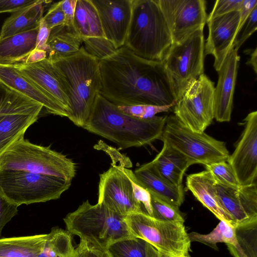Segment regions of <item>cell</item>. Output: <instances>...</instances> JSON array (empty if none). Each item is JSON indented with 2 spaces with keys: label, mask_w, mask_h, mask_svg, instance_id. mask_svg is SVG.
Instances as JSON below:
<instances>
[{
  "label": "cell",
  "mask_w": 257,
  "mask_h": 257,
  "mask_svg": "<svg viewBox=\"0 0 257 257\" xmlns=\"http://www.w3.org/2000/svg\"><path fill=\"white\" fill-rule=\"evenodd\" d=\"M244 121L241 135L227 161L241 186L256 183L257 111L248 113Z\"/></svg>",
  "instance_id": "obj_15"
},
{
  "label": "cell",
  "mask_w": 257,
  "mask_h": 257,
  "mask_svg": "<svg viewBox=\"0 0 257 257\" xmlns=\"http://www.w3.org/2000/svg\"><path fill=\"white\" fill-rule=\"evenodd\" d=\"M248 54H250V58L248 61L246 62V64L251 66L255 73H257V63H256V57H257V48H255L253 50H251V52H250L249 50H248Z\"/></svg>",
  "instance_id": "obj_51"
},
{
  "label": "cell",
  "mask_w": 257,
  "mask_h": 257,
  "mask_svg": "<svg viewBox=\"0 0 257 257\" xmlns=\"http://www.w3.org/2000/svg\"><path fill=\"white\" fill-rule=\"evenodd\" d=\"M43 19L50 30L57 26L65 24L64 14L60 5V2L51 6Z\"/></svg>",
  "instance_id": "obj_42"
},
{
  "label": "cell",
  "mask_w": 257,
  "mask_h": 257,
  "mask_svg": "<svg viewBox=\"0 0 257 257\" xmlns=\"http://www.w3.org/2000/svg\"><path fill=\"white\" fill-rule=\"evenodd\" d=\"M137 182L150 194L179 208L184 200L183 185H174L162 178L150 162L143 164L134 172Z\"/></svg>",
  "instance_id": "obj_23"
},
{
  "label": "cell",
  "mask_w": 257,
  "mask_h": 257,
  "mask_svg": "<svg viewBox=\"0 0 257 257\" xmlns=\"http://www.w3.org/2000/svg\"><path fill=\"white\" fill-rule=\"evenodd\" d=\"M99 66V94L117 106L177 103L162 61L140 57L123 46Z\"/></svg>",
  "instance_id": "obj_1"
},
{
  "label": "cell",
  "mask_w": 257,
  "mask_h": 257,
  "mask_svg": "<svg viewBox=\"0 0 257 257\" xmlns=\"http://www.w3.org/2000/svg\"><path fill=\"white\" fill-rule=\"evenodd\" d=\"M107 250L112 257H167L149 242L136 237L118 240Z\"/></svg>",
  "instance_id": "obj_30"
},
{
  "label": "cell",
  "mask_w": 257,
  "mask_h": 257,
  "mask_svg": "<svg viewBox=\"0 0 257 257\" xmlns=\"http://www.w3.org/2000/svg\"><path fill=\"white\" fill-rule=\"evenodd\" d=\"M47 45L46 58L53 61L77 53L81 47L82 40L74 26L64 24L51 30Z\"/></svg>",
  "instance_id": "obj_27"
},
{
  "label": "cell",
  "mask_w": 257,
  "mask_h": 257,
  "mask_svg": "<svg viewBox=\"0 0 257 257\" xmlns=\"http://www.w3.org/2000/svg\"><path fill=\"white\" fill-rule=\"evenodd\" d=\"M214 83L204 73L177 100L174 112L187 128L203 133L214 119Z\"/></svg>",
  "instance_id": "obj_11"
},
{
  "label": "cell",
  "mask_w": 257,
  "mask_h": 257,
  "mask_svg": "<svg viewBox=\"0 0 257 257\" xmlns=\"http://www.w3.org/2000/svg\"><path fill=\"white\" fill-rule=\"evenodd\" d=\"M51 62L65 76L69 87L71 112L68 118L84 128L101 88L99 61L81 45L77 53Z\"/></svg>",
  "instance_id": "obj_3"
},
{
  "label": "cell",
  "mask_w": 257,
  "mask_h": 257,
  "mask_svg": "<svg viewBox=\"0 0 257 257\" xmlns=\"http://www.w3.org/2000/svg\"><path fill=\"white\" fill-rule=\"evenodd\" d=\"M51 30L49 29L44 20L41 21L37 34L36 48L44 50H47V41L48 40Z\"/></svg>",
  "instance_id": "obj_45"
},
{
  "label": "cell",
  "mask_w": 257,
  "mask_h": 257,
  "mask_svg": "<svg viewBox=\"0 0 257 257\" xmlns=\"http://www.w3.org/2000/svg\"><path fill=\"white\" fill-rule=\"evenodd\" d=\"M239 22V11H233L206 20L208 35L204 44V55L214 56L213 66L217 71L227 54L234 47Z\"/></svg>",
  "instance_id": "obj_18"
},
{
  "label": "cell",
  "mask_w": 257,
  "mask_h": 257,
  "mask_svg": "<svg viewBox=\"0 0 257 257\" xmlns=\"http://www.w3.org/2000/svg\"><path fill=\"white\" fill-rule=\"evenodd\" d=\"M167 117L143 119L126 115L98 94L84 128L112 142L121 149L140 147L160 139Z\"/></svg>",
  "instance_id": "obj_2"
},
{
  "label": "cell",
  "mask_w": 257,
  "mask_h": 257,
  "mask_svg": "<svg viewBox=\"0 0 257 257\" xmlns=\"http://www.w3.org/2000/svg\"><path fill=\"white\" fill-rule=\"evenodd\" d=\"M71 181L22 171H0V193L19 206L59 199Z\"/></svg>",
  "instance_id": "obj_7"
},
{
  "label": "cell",
  "mask_w": 257,
  "mask_h": 257,
  "mask_svg": "<svg viewBox=\"0 0 257 257\" xmlns=\"http://www.w3.org/2000/svg\"><path fill=\"white\" fill-rule=\"evenodd\" d=\"M8 89L0 83V108L7 96Z\"/></svg>",
  "instance_id": "obj_52"
},
{
  "label": "cell",
  "mask_w": 257,
  "mask_h": 257,
  "mask_svg": "<svg viewBox=\"0 0 257 257\" xmlns=\"http://www.w3.org/2000/svg\"><path fill=\"white\" fill-rule=\"evenodd\" d=\"M77 0L60 1V5L64 14L65 25L73 26V20Z\"/></svg>",
  "instance_id": "obj_46"
},
{
  "label": "cell",
  "mask_w": 257,
  "mask_h": 257,
  "mask_svg": "<svg viewBox=\"0 0 257 257\" xmlns=\"http://www.w3.org/2000/svg\"><path fill=\"white\" fill-rule=\"evenodd\" d=\"M211 172L216 182L230 186H240L234 172L227 161H221L205 165Z\"/></svg>",
  "instance_id": "obj_36"
},
{
  "label": "cell",
  "mask_w": 257,
  "mask_h": 257,
  "mask_svg": "<svg viewBox=\"0 0 257 257\" xmlns=\"http://www.w3.org/2000/svg\"><path fill=\"white\" fill-rule=\"evenodd\" d=\"M239 61L237 51L233 47L217 71L218 79L214 92V118L218 122H228L231 119Z\"/></svg>",
  "instance_id": "obj_20"
},
{
  "label": "cell",
  "mask_w": 257,
  "mask_h": 257,
  "mask_svg": "<svg viewBox=\"0 0 257 257\" xmlns=\"http://www.w3.org/2000/svg\"><path fill=\"white\" fill-rule=\"evenodd\" d=\"M94 148L102 150L108 154L112 160L111 164L118 166H123L125 168L132 166V162L127 157L121 154L115 148L111 147L101 140L94 146Z\"/></svg>",
  "instance_id": "obj_39"
},
{
  "label": "cell",
  "mask_w": 257,
  "mask_h": 257,
  "mask_svg": "<svg viewBox=\"0 0 257 257\" xmlns=\"http://www.w3.org/2000/svg\"><path fill=\"white\" fill-rule=\"evenodd\" d=\"M111 167L99 175L98 203L123 216L143 212L141 205L134 198L132 184L123 166Z\"/></svg>",
  "instance_id": "obj_14"
},
{
  "label": "cell",
  "mask_w": 257,
  "mask_h": 257,
  "mask_svg": "<svg viewBox=\"0 0 257 257\" xmlns=\"http://www.w3.org/2000/svg\"><path fill=\"white\" fill-rule=\"evenodd\" d=\"M51 2L38 0L35 4L12 13L2 27L0 39L39 28L45 5Z\"/></svg>",
  "instance_id": "obj_25"
},
{
  "label": "cell",
  "mask_w": 257,
  "mask_h": 257,
  "mask_svg": "<svg viewBox=\"0 0 257 257\" xmlns=\"http://www.w3.org/2000/svg\"><path fill=\"white\" fill-rule=\"evenodd\" d=\"M73 26L81 38L104 37L98 12L91 0H77Z\"/></svg>",
  "instance_id": "obj_29"
},
{
  "label": "cell",
  "mask_w": 257,
  "mask_h": 257,
  "mask_svg": "<svg viewBox=\"0 0 257 257\" xmlns=\"http://www.w3.org/2000/svg\"><path fill=\"white\" fill-rule=\"evenodd\" d=\"M48 234L0 238V257H37Z\"/></svg>",
  "instance_id": "obj_28"
},
{
  "label": "cell",
  "mask_w": 257,
  "mask_h": 257,
  "mask_svg": "<svg viewBox=\"0 0 257 257\" xmlns=\"http://www.w3.org/2000/svg\"><path fill=\"white\" fill-rule=\"evenodd\" d=\"M0 171L26 172L71 181L77 166L71 159L50 147L36 145L22 138L0 154Z\"/></svg>",
  "instance_id": "obj_6"
},
{
  "label": "cell",
  "mask_w": 257,
  "mask_h": 257,
  "mask_svg": "<svg viewBox=\"0 0 257 257\" xmlns=\"http://www.w3.org/2000/svg\"><path fill=\"white\" fill-rule=\"evenodd\" d=\"M100 20L104 37L116 49L124 45L132 17V0H91Z\"/></svg>",
  "instance_id": "obj_19"
},
{
  "label": "cell",
  "mask_w": 257,
  "mask_h": 257,
  "mask_svg": "<svg viewBox=\"0 0 257 257\" xmlns=\"http://www.w3.org/2000/svg\"><path fill=\"white\" fill-rule=\"evenodd\" d=\"M243 0H217L207 20L233 11H240Z\"/></svg>",
  "instance_id": "obj_40"
},
{
  "label": "cell",
  "mask_w": 257,
  "mask_h": 257,
  "mask_svg": "<svg viewBox=\"0 0 257 257\" xmlns=\"http://www.w3.org/2000/svg\"><path fill=\"white\" fill-rule=\"evenodd\" d=\"M215 183L211 172L205 170L188 175L186 184L195 198L217 218L236 227L232 217L224 208L217 196Z\"/></svg>",
  "instance_id": "obj_22"
},
{
  "label": "cell",
  "mask_w": 257,
  "mask_h": 257,
  "mask_svg": "<svg viewBox=\"0 0 257 257\" xmlns=\"http://www.w3.org/2000/svg\"><path fill=\"white\" fill-rule=\"evenodd\" d=\"M47 58L46 52L35 48L28 56L25 63L31 64L41 61Z\"/></svg>",
  "instance_id": "obj_50"
},
{
  "label": "cell",
  "mask_w": 257,
  "mask_h": 257,
  "mask_svg": "<svg viewBox=\"0 0 257 257\" xmlns=\"http://www.w3.org/2000/svg\"><path fill=\"white\" fill-rule=\"evenodd\" d=\"M217 196L236 227L257 222L256 183L236 187L215 183Z\"/></svg>",
  "instance_id": "obj_17"
},
{
  "label": "cell",
  "mask_w": 257,
  "mask_h": 257,
  "mask_svg": "<svg viewBox=\"0 0 257 257\" xmlns=\"http://www.w3.org/2000/svg\"><path fill=\"white\" fill-rule=\"evenodd\" d=\"M172 44L158 0H132V17L124 46L143 58L162 61Z\"/></svg>",
  "instance_id": "obj_4"
},
{
  "label": "cell",
  "mask_w": 257,
  "mask_h": 257,
  "mask_svg": "<svg viewBox=\"0 0 257 257\" xmlns=\"http://www.w3.org/2000/svg\"><path fill=\"white\" fill-rule=\"evenodd\" d=\"M82 46L85 51L99 62L115 53L116 49L105 37L81 38Z\"/></svg>",
  "instance_id": "obj_34"
},
{
  "label": "cell",
  "mask_w": 257,
  "mask_h": 257,
  "mask_svg": "<svg viewBox=\"0 0 257 257\" xmlns=\"http://www.w3.org/2000/svg\"><path fill=\"white\" fill-rule=\"evenodd\" d=\"M236 227L225 221L220 220L212 231L207 234H201L196 232L188 233L190 241L205 244L214 249H217V243H225L233 247L238 245L236 233Z\"/></svg>",
  "instance_id": "obj_32"
},
{
  "label": "cell",
  "mask_w": 257,
  "mask_h": 257,
  "mask_svg": "<svg viewBox=\"0 0 257 257\" xmlns=\"http://www.w3.org/2000/svg\"><path fill=\"white\" fill-rule=\"evenodd\" d=\"M256 6V0H243L242 6L239 11L240 22L238 28V34L250 13Z\"/></svg>",
  "instance_id": "obj_47"
},
{
  "label": "cell",
  "mask_w": 257,
  "mask_h": 257,
  "mask_svg": "<svg viewBox=\"0 0 257 257\" xmlns=\"http://www.w3.org/2000/svg\"><path fill=\"white\" fill-rule=\"evenodd\" d=\"M43 108L40 103L8 89L0 108V154L24 138L27 130L38 119Z\"/></svg>",
  "instance_id": "obj_12"
},
{
  "label": "cell",
  "mask_w": 257,
  "mask_h": 257,
  "mask_svg": "<svg viewBox=\"0 0 257 257\" xmlns=\"http://www.w3.org/2000/svg\"><path fill=\"white\" fill-rule=\"evenodd\" d=\"M0 83L35 101L43 106L46 112L67 117L66 110L52 99L41 88L22 75L14 65H0Z\"/></svg>",
  "instance_id": "obj_21"
},
{
  "label": "cell",
  "mask_w": 257,
  "mask_h": 257,
  "mask_svg": "<svg viewBox=\"0 0 257 257\" xmlns=\"http://www.w3.org/2000/svg\"><path fill=\"white\" fill-rule=\"evenodd\" d=\"M160 140L183 154L192 165L204 166L227 161L230 155L225 142L205 132H193L186 127L174 115L167 117Z\"/></svg>",
  "instance_id": "obj_10"
},
{
  "label": "cell",
  "mask_w": 257,
  "mask_h": 257,
  "mask_svg": "<svg viewBox=\"0 0 257 257\" xmlns=\"http://www.w3.org/2000/svg\"><path fill=\"white\" fill-rule=\"evenodd\" d=\"M38 0H0V14L14 13L24 8L30 6Z\"/></svg>",
  "instance_id": "obj_43"
},
{
  "label": "cell",
  "mask_w": 257,
  "mask_h": 257,
  "mask_svg": "<svg viewBox=\"0 0 257 257\" xmlns=\"http://www.w3.org/2000/svg\"><path fill=\"white\" fill-rule=\"evenodd\" d=\"M44 247L37 257H79L72 242L71 234L59 228H53L48 233Z\"/></svg>",
  "instance_id": "obj_31"
},
{
  "label": "cell",
  "mask_w": 257,
  "mask_h": 257,
  "mask_svg": "<svg viewBox=\"0 0 257 257\" xmlns=\"http://www.w3.org/2000/svg\"><path fill=\"white\" fill-rule=\"evenodd\" d=\"M204 39L200 29L179 43H173L162 61L177 101L204 73Z\"/></svg>",
  "instance_id": "obj_8"
},
{
  "label": "cell",
  "mask_w": 257,
  "mask_h": 257,
  "mask_svg": "<svg viewBox=\"0 0 257 257\" xmlns=\"http://www.w3.org/2000/svg\"><path fill=\"white\" fill-rule=\"evenodd\" d=\"M123 171L131 181L135 199L141 205L143 212L152 216V208L150 193L137 182L132 170L124 168Z\"/></svg>",
  "instance_id": "obj_37"
},
{
  "label": "cell",
  "mask_w": 257,
  "mask_h": 257,
  "mask_svg": "<svg viewBox=\"0 0 257 257\" xmlns=\"http://www.w3.org/2000/svg\"><path fill=\"white\" fill-rule=\"evenodd\" d=\"M76 248L79 257H112L107 250L95 248L82 241Z\"/></svg>",
  "instance_id": "obj_44"
},
{
  "label": "cell",
  "mask_w": 257,
  "mask_h": 257,
  "mask_svg": "<svg viewBox=\"0 0 257 257\" xmlns=\"http://www.w3.org/2000/svg\"><path fill=\"white\" fill-rule=\"evenodd\" d=\"M146 104L118 105V109L123 113L137 118H142L146 111Z\"/></svg>",
  "instance_id": "obj_48"
},
{
  "label": "cell",
  "mask_w": 257,
  "mask_h": 257,
  "mask_svg": "<svg viewBox=\"0 0 257 257\" xmlns=\"http://www.w3.org/2000/svg\"><path fill=\"white\" fill-rule=\"evenodd\" d=\"M176 103H173L168 105H147L145 113L142 118L149 119L151 118L156 114L162 112H167L169 111L171 108L174 106Z\"/></svg>",
  "instance_id": "obj_49"
},
{
  "label": "cell",
  "mask_w": 257,
  "mask_h": 257,
  "mask_svg": "<svg viewBox=\"0 0 257 257\" xmlns=\"http://www.w3.org/2000/svg\"><path fill=\"white\" fill-rule=\"evenodd\" d=\"M257 222L236 227V233L238 245L234 247L227 245L234 257H257Z\"/></svg>",
  "instance_id": "obj_33"
},
{
  "label": "cell",
  "mask_w": 257,
  "mask_h": 257,
  "mask_svg": "<svg viewBox=\"0 0 257 257\" xmlns=\"http://www.w3.org/2000/svg\"><path fill=\"white\" fill-rule=\"evenodd\" d=\"M132 235L150 243L167 257H190L191 241L184 223L155 218L144 212L125 216Z\"/></svg>",
  "instance_id": "obj_9"
},
{
  "label": "cell",
  "mask_w": 257,
  "mask_h": 257,
  "mask_svg": "<svg viewBox=\"0 0 257 257\" xmlns=\"http://www.w3.org/2000/svg\"><path fill=\"white\" fill-rule=\"evenodd\" d=\"M68 231L80 241L100 249L107 250L113 243L134 237L129 231L125 216L117 214L104 204L83 202L64 218Z\"/></svg>",
  "instance_id": "obj_5"
},
{
  "label": "cell",
  "mask_w": 257,
  "mask_h": 257,
  "mask_svg": "<svg viewBox=\"0 0 257 257\" xmlns=\"http://www.w3.org/2000/svg\"><path fill=\"white\" fill-rule=\"evenodd\" d=\"M150 163L162 178L176 186L182 185L184 174L192 165L187 157L165 142L161 152Z\"/></svg>",
  "instance_id": "obj_24"
},
{
  "label": "cell",
  "mask_w": 257,
  "mask_h": 257,
  "mask_svg": "<svg viewBox=\"0 0 257 257\" xmlns=\"http://www.w3.org/2000/svg\"><path fill=\"white\" fill-rule=\"evenodd\" d=\"M256 22L257 6L252 10L236 37L233 44L235 50L238 51L243 43L256 31Z\"/></svg>",
  "instance_id": "obj_38"
},
{
  "label": "cell",
  "mask_w": 257,
  "mask_h": 257,
  "mask_svg": "<svg viewBox=\"0 0 257 257\" xmlns=\"http://www.w3.org/2000/svg\"><path fill=\"white\" fill-rule=\"evenodd\" d=\"M173 43H179L206 23L204 0H158Z\"/></svg>",
  "instance_id": "obj_13"
},
{
  "label": "cell",
  "mask_w": 257,
  "mask_h": 257,
  "mask_svg": "<svg viewBox=\"0 0 257 257\" xmlns=\"http://www.w3.org/2000/svg\"><path fill=\"white\" fill-rule=\"evenodd\" d=\"M18 207L0 193V238L5 226L17 215Z\"/></svg>",
  "instance_id": "obj_41"
},
{
  "label": "cell",
  "mask_w": 257,
  "mask_h": 257,
  "mask_svg": "<svg viewBox=\"0 0 257 257\" xmlns=\"http://www.w3.org/2000/svg\"><path fill=\"white\" fill-rule=\"evenodd\" d=\"M152 215L151 216L162 220L184 223V219L179 208L165 200L151 194Z\"/></svg>",
  "instance_id": "obj_35"
},
{
  "label": "cell",
  "mask_w": 257,
  "mask_h": 257,
  "mask_svg": "<svg viewBox=\"0 0 257 257\" xmlns=\"http://www.w3.org/2000/svg\"><path fill=\"white\" fill-rule=\"evenodd\" d=\"M38 29L0 39V65L25 62L30 53L36 48Z\"/></svg>",
  "instance_id": "obj_26"
},
{
  "label": "cell",
  "mask_w": 257,
  "mask_h": 257,
  "mask_svg": "<svg viewBox=\"0 0 257 257\" xmlns=\"http://www.w3.org/2000/svg\"><path fill=\"white\" fill-rule=\"evenodd\" d=\"M24 76L44 91L70 114V89L65 76L47 58L35 63L14 65Z\"/></svg>",
  "instance_id": "obj_16"
}]
</instances>
